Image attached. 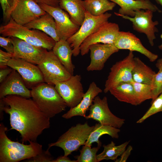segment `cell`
<instances>
[{"label":"cell","mask_w":162,"mask_h":162,"mask_svg":"<svg viewBox=\"0 0 162 162\" xmlns=\"http://www.w3.org/2000/svg\"><path fill=\"white\" fill-rule=\"evenodd\" d=\"M0 118L3 112L10 116V130L20 134L22 143L36 142L43 131L50 126V118L40 109L32 99L10 95L0 100Z\"/></svg>","instance_id":"1"},{"label":"cell","mask_w":162,"mask_h":162,"mask_svg":"<svg viewBox=\"0 0 162 162\" xmlns=\"http://www.w3.org/2000/svg\"><path fill=\"white\" fill-rule=\"evenodd\" d=\"M8 130L0 124V162H17L34 157L43 151L42 146L36 142L29 144L12 141L6 134Z\"/></svg>","instance_id":"2"},{"label":"cell","mask_w":162,"mask_h":162,"mask_svg":"<svg viewBox=\"0 0 162 162\" xmlns=\"http://www.w3.org/2000/svg\"><path fill=\"white\" fill-rule=\"evenodd\" d=\"M31 90L32 99L41 110L50 118L65 111L68 107L54 85L43 82Z\"/></svg>","instance_id":"3"},{"label":"cell","mask_w":162,"mask_h":162,"mask_svg":"<svg viewBox=\"0 0 162 162\" xmlns=\"http://www.w3.org/2000/svg\"><path fill=\"white\" fill-rule=\"evenodd\" d=\"M0 33L3 36L17 37L50 51L52 49L56 42L44 32L18 24L11 18L8 23L0 27Z\"/></svg>","instance_id":"4"},{"label":"cell","mask_w":162,"mask_h":162,"mask_svg":"<svg viewBox=\"0 0 162 162\" xmlns=\"http://www.w3.org/2000/svg\"><path fill=\"white\" fill-rule=\"evenodd\" d=\"M93 127L87 122L78 123L70 128L56 141L49 144L48 148L53 146L60 147L64 151V155L68 156L77 151L81 146L84 145Z\"/></svg>","instance_id":"5"},{"label":"cell","mask_w":162,"mask_h":162,"mask_svg":"<svg viewBox=\"0 0 162 162\" xmlns=\"http://www.w3.org/2000/svg\"><path fill=\"white\" fill-rule=\"evenodd\" d=\"M111 16V14L106 12L100 16H94L86 11L84 21L79 30L67 40L72 49L74 56H77L80 53V47L83 41L103 24L108 21Z\"/></svg>","instance_id":"6"},{"label":"cell","mask_w":162,"mask_h":162,"mask_svg":"<svg viewBox=\"0 0 162 162\" xmlns=\"http://www.w3.org/2000/svg\"><path fill=\"white\" fill-rule=\"evenodd\" d=\"M38 66L43 74L44 82L50 85L54 86L58 82L68 79L72 75L52 51H48Z\"/></svg>","instance_id":"7"},{"label":"cell","mask_w":162,"mask_h":162,"mask_svg":"<svg viewBox=\"0 0 162 162\" xmlns=\"http://www.w3.org/2000/svg\"><path fill=\"white\" fill-rule=\"evenodd\" d=\"M133 51H130L123 59L117 62L110 69L104 90L107 93L111 88L123 82H130L132 80V70L134 64Z\"/></svg>","instance_id":"8"},{"label":"cell","mask_w":162,"mask_h":162,"mask_svg":"<svg viewBox=\"0 0 162 162\" xmlns=\"http://www.w3.org/2000/svg\"><path fill=\"white\" fill-rule=\"evenodd\" d=\"M89 110V115L84 117L87 119H92L102 124L118 128L122 127L125 123L124 119L116 116L111 111L106 96L102 99L98 96L96 97Z\"/></svg>","instance_id":"9"},{"label":"cell","mask_w":162,"mask_h":162,"mask_svg":"<svg viewBox=\"0 0 162 162\" xmlns=\"http://www.w3.org/2000/svg\"><path fill=\"white\" fill-rule=\"evenodd\" d=\"M81 79L80 75H73L68 79L58 82L54 85L55 88L67 106L70 108L76 106L85 94Z\"/></svg>","instance_id":"10"},{"label":"cell","mask_w":162,"mask_h":162,"mask_svg":"<svg viewBox=\"0 0 162 162\" xmlns=\"http://www.w3.org/2000/svg\"><path fill=\"white\" fill-rule=\"evenodd\" d=\"M153 12L150 10L141 9L136 10L134 17L124 15L120 16L131 21L134 30L144 34L152 46L154 45V40L156 38L155 33L158 32L156 26L159 24V22L157 20L153 21L152 20Z\"/></svg>","instance_id":"11"},{"label":"cell","mask_w":162,"mask_h":162,"mask_svg":"<svg viewBox=\"0 0 162 162\" xmlns=\"http://www.w3.org/2000/svg\"><path fill=\"white\" fill-rule=\"evenodd\" d=\"M39 4L43 9L53 18L60 40H67L79 30L80 26L74 22L69 16L59 7H52L43 4Z\"/></svg>","instance_id":"12"},{"label":"cell","mask_w":162,"mask_h":162,"mask_svg":"<svg viewBox=\"0 0 162 162\" xmlns=\"http://www.w3.org/2000/svg\"><path fill=\"white\" fill-rule=\"evenodd\" d=\"M120 31L118 24L106 22L96 31L87 37L80 47V53L83 56L89 51L92 45L97 44H114L117 34Z\"/></svg>","instance_id":"13"},{"label":"cell","mask_w":162,"mask_h":162,"mask_svg":"<svg viewBox=\"0 0 162 162\" xmlns=\"http://www.w3.org/2000/svg\"><path fill=\"white\" fill-rule=\"evenodd\" d=\"M8 65L18 72L28 89L44 82L41 70L35 64L20 58H12Z\"/></svg>","instance_id":"14"},{"label":"cell","mask_w":162,"mask_h":162,"mask_svg":"<svg viewBox=\"0 0 162 162\" xmlns=\"http://www.w3.org/2000/svg\"><path fill=\"white\" fill-rule=\"evenodd\" d=\"M46 13L35 0H17L10 18L18 24L25 26Z\"/></svg>","instance_id":"15"},{"label":"cell","mask_w":162,"mask_h":162,"mask_svg":"<svg viewBox=\"0 0 162 162\" xmlns=\"http://www.w3.org/2000/svg\"><path fill=\"white\" fill-rule=\"evenodd\" d=\"M10 38L14 46L13 58L38 65L48 51L46 49L34 45L19 38Z\"/></svg>","instance_id":"16"},{"label":"cell","mask_w":162,"mask_h":162,"mask_svg":"<svg viewBox=\"0 0 162 162\" xmlns=\"http://www.w3.org/2000/svg\"><path fill=\"white\" fill-rule=\"evenodd\" d=\"M114 44L119 50H127L130 51L138 52L147 57L150 62L155 61L158 58L157 55L154 54L146 48L140 39L130 32L119 31Z\"/></svg>","instance_id":"17"},{"label":"cell","mask_w":162,"mask_h":162,"mask_svg":"<svg viewBox=\"0 0 162 162\" xmlns=\"http://www.w3.org/2000/svg\"><path fill=\"white\" fill-rule=\"evenodd\" d=\"M89 50L91 61L86 68L88 71L102 70L109 57L119 50L114 44L97 43L91 45Z\"/></svg>","instance_id":"18"},{"label":"cell","mask_w":162,"mask_h":162,"mask_svg":"<svg viewBox=\"0 0 162 162\" xmlns=\"http://www.w3.org/2000/svg\"><path fill=\"white\" fill-rule=\"evenodd\" d=\"M10 95L32 97L31 90L27 87L20 74L14 69L0 86V99Z\"/></svg>","instance_id":"19"},{"label":"cell","mask_w":162,"mask_h":162,"mask_svg":"<svg viewBox=\"0 0 162 162\" xmlns=\"http://www.w3.org/2000/svg\"><path fill=\"white\" fill-rule=\"evenodd\" d=\"M102 92V90L96 83L92 82L90 84L80 102L75 107L70 108L66 113L62 115V117L66 119L76 116L84 117L95 97Z\"/></svg>","instance_id":"20"},{"label":"cell","mask_w":162,"mask_h":162,"mask_svg":"<svg viewBox=\"0 0 162 162\" xmlns=\"http://www.w3.org/2000/svg\"><path fill=\"white\" fill-rule=\"evenodd\" d=\"M118 4L120 8L117 16H127L131 17L135 16L136 10H150L153 12L161 13L162 11L149 0H109Z\"/></svg>","instance_id":"21"},{"label":"cell","mask_w":162,"mask_h":162,"mask_svg":"<svg viewBox=\"0 0 162 162\" xmlns=\"http://www.w3.org/2000/svg\"><path fill=\"white\" fill-rule=\"evenodd\" d=\"M52 51L68 71L74 75L75 66L72 61L73 51L67 40L61 39L56 42Z\"/></svg>","instance_id":"22"},{"label":"cell","mask_w":162,"mask_h":162,"mask_svg":"<svg viewBox=\"0 0 162 162\" xmlns=\"http://www.w3.org/2000/svg\"><path fill=\"white\" fill-rule=\"evenodd\" d=\"M59 7L67 12L72 21L80 26L83 22L86 10L82 0H59Z\"/></svg>","instance_id":"23"},{"label":"cell","mask_w":162,"mask_h":162,"mask_svg":"<svg viewBox=\"0 0 162 162\" xmlns=\"http://www.w3.org/2000/svg\"><path fill=\"white\" fill-rule=\"evenodd\" d=\"M24 26L30 29H37L44 32L56 42L60 40L57 33L55 20L47 13Z\"/></svg>","instance_id":"24"},{"label":"cell","mask_w":162,"mask_h":162,"mask_svg":"<svg viewBox=\"0 0 162 162\" xmlns=\"http://www.w3.org/2000/svg\"><path fill=\"white\" fill-rule=\"evenodd\" d=\"M109 92L120 101L134 106L140 104L134 87L130 82L121 83L111 88Z\"/></svg>","instance_id":"25"},{"label":"cell","mask_w":162,"mask_h":162,"mask_svg":"<svg viewBox=\"0 0 162 162\" xmlns=\"http://www.w3.org/2000/svg\"><path fill=\"white\" fill-rule=\"evenodd\" d=\"M134 62L133 80L136 82L151 85L155 72L138 57H134Z\"/></svg>","instance_id":"26"},{"label":"cell","mask_w":162,"mask_h":162,"mask_svg":"<svg viewBox=\"0 0 162 162\" xmlns=\"http://www.w3.org/2000/svg\"><path fill=\"white\" fill-rule=\"evenodd\" d=\"M119 128L112 126L102 124L99 123L94 126L88 138L84 145L91 146L92 143L96 142L98 145H101L99 138L103 135L107 134L113 138L118 139L120 132Z\"/></svg>","instance_id":"27"},{"label":"cell","mask_w":162,"mask_h":162,"mask_svg":"<svg viewBox=\"0 0 162 162\" xmlns=\"http://www.w3.org/2000/svg\"><path fill=\"white\" fill-rule=\"evenodd\" d=\"M83 3L86 11L94 16L112 10L116 4L109 0H87L83 1Z\"/></svg>","instance_id":"28"},{"label":"cell","mask_w":162,"mask_h":162,"mask_svg":"<svg viewBox=\"0 0 162 162\" xmlns=\"http://www.w3.org/2000/svg\"><path fill=\"white\" fill-rule=\"evenodd\" d=\"M129 142V141H126L116 146L113 142L112 141L108 145H104L103 151L97 155L98 162L104 160H111L115 161L126 149Z\"/></svg>","instance_id":"29"},{"label":"cell","mask_w":162,"mask_h":162,"mask_svg":"<svg viewBox=\"0 0 162 162\" xmlns=\"http://www.w3.org/2000/svg\"><path fill=\"white\" fill-rule=\"evenodd\" d=\"M155 66L158 71L154 75L151 84L152 93L151 103L162 93V58L158 60Z\"/></svg>","instance_id":"30"},{"label":"cell","mask_w":162,"mask_h":162,"mask_svg":"<svg viewBox=\"0 0 162 162\" xmlns=\"http://www.w3.org/2000/svg\"><path fill=\"white\" fill-rule=\"evenodd\" d=\"M101 145H98L96 147L91 148V146L84 145L80 151V154L76 156V162H98L97 153Z\"/></svg>","instance_id":"31"},{"label":"cell","mask_w":162,"mask_h":162,"mask_svg":"<svg viewBox=\"0 0 162 162\" xmlns=\"http://www.w3.org/2000/svg\"><path fill=\"white\" fill-rule=\"evenodd\" d=\"M132 84L140 104L146 100L152 99V89L151 85L136 82L132 80Z\"/></svg>","instance_id":"32"},{"label":"cell","mask_w":162,"mask_h":162,"mask_svg":"<svg viewBox=\"0 0 162 162\" xmlns=\"http://www.w3.org/2000/svg\"><path fill=\"white\" fill-rule=\"evenodd\" d=\"M152 105L148 110L136 122L141 123L151 116L158 112H162V93L151 103Z\"/></svg>","instance_id":"33"},{"label":"cell","mask_w":162,"mask_h":162,"mask_svg":"<svg viewBox=\"0 0 162 162\" xmlns=\"http://www.w3.org/2000/svg\"><path fill=\"white\" fill-rule=\"evenodd\" d=\"M17 0H0L3 11V18L4 20L8 21L11 17V14L15 8Z\"/></svg>","instance_id":"34"},{"label":"cell","mask_w":162,"mask_h":162,"mask_svg":"<svg viewBox=\"0 0 162 162\" xmlns=\"http://www.w3.org/2000/svg\"><path fill=\"white\" fill-rule=\"evenodd\" d=\"M43 151L40 153L32 158L26 159V161L30 162H52L54 159L49 151V149Z\"/></svg>","instance_id":"35"},{"label":"cell","mask_w":162,"mask_h":162,"mask_svg":"<svg viewBox=\"0 0 162 162\" xmlns=\"http://www.w3.org/2000/svg\"><path fill=\"white\" fill-rule=\"evenodd\" d=\"M0 46L7 52L13 54L14 46L10 37L0 36Z\"/></svg>","instance_id":"36"},{"label":"cell","mask_w":162,"mask_h":162,"mask_svg":"<svg viewBox=\"0 0 162 162\" xmlns=\"http://www.w3.org/2000/svg\"><path fill=\"white\" fill-rule=\"evenodd\" d=\"M13 58V54L5 52L0 50V68H4L8 67V64L9 60Z\"/></svg>","instance_id":"37"},{"label":"cell","mask_w":162,"mask_h":162,"mask_svg":"<svg viewBox=\"0 0 162 162\" xmlns=\"http://www.w3.org/2000/svg\"><path fill=\"white\" fill-rule=\"evenodd\" d=\"M132 150V146L130 145L128 146L120 155V157L118 159H117L115 161V162H126L130 155Z\"/></svg>","instance_id":"38"},{"label":"cell","mask_w":162,"mask_h":162,"mask_svg":"<svg viewBox=\"0 0 162 162\" xmlns=\"http://www.w3.org/2000/svg\"><path fill=\"white\" fill-rule=\"evenodd\" d=\"M13 69L8 66L6 68H0V82H2L10 74Z\"/></svg>","instance_id":"39"},{"label":"cell","mask_w":162,"mask_h":162,"mask_svg":"<svg viewBox=\"0 0 162 162\" xmlns=\"http://www.w3.org/2000/svg\"><path fill=\"white\" fill-rule=\"evenodd\" d=\"M38 4H46L52 7L59 6V0H35Z\"/></svg>","instance_id":"40"},{"label":"cell","mask_w":162,"mask_h":162,"mask_svg":"<svg viewBox=\"0 0 162 162\" xmlns=\"http://www.w3.org/2000/svg\"><path fill=\"white\" fill-rule=\"evenodd\" d=\"M52 162H76V160H72L68 156H60L56 159H54Z\"/></svg>","instance_id":"41"},{"label":"cell","mask_w":162,"mask_h":162,"mask_svg":"<svg viewBox=\"0 0 162 162\" xmlns=\"http://www.w3.org/2000/svg\"><path fill=\"white\" fill-rule=\"evenodd\" d=\"M160 38L162 39V33L160 35ZM158 47L160 50H162V43L160 45L158 46Z\"/></svg>","instance_id":"42"},{"label":"cell","mask_w":162,"mask_h":162,"mask_svg":"<svg viewBox=\"0 0 162 162\" xmlns=\"http://www.w3.org/2000/svg\"><path fill=\"white\" fill-rule=\"evenodd\" d=\"M156 2L160 4L162 7V0H155Z\"/></svg>","instance_id":"43"},{"label":"cell","mask_w":162,"mask_h":162,"mask_svg":"<svg viewBox=\"0 0 162 162\" xmlns=\"http://www.w3.org/2000/svg\"><path fill=\"white\" fill-rule=\"evenodd\" d=\"M82 0L85 1V0Z\"/></svg>","instance_id":"44"}]
</instances>
